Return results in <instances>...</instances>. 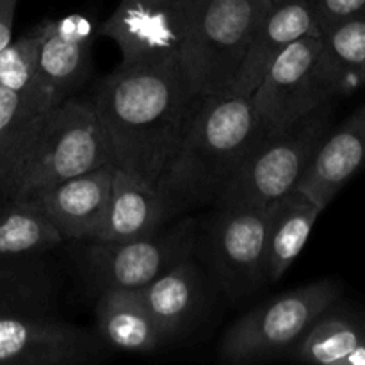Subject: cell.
<instances>
[{
    "mask_svg": "<svg viewBox=\"0 0 365 365\" xmlns=\"http://www.w3.org/2000/svg\"><path fill=\"white\" fill-rule=\"evenodd\" d=\"M200 98L180 59L118 64L91 98L114 166L157 185Z\"/></svg>",
    "mask_w": 365,
    "mask_h": 365,
    "instance_id": "cell-1",
    "label": "cell"
},
{
    "mask_svg": "<svg viewBox=\"0 0 365 365\" xmlns=\"http://www.w3.org/2000/svg\"><path fill=\"white\" fill-rule=\"evenodd\" d=\"M262 134L252 96L234 91L202 96L157 182L168 217L220 200Z\"/></svg>",
    "mask_w": 365,
    "mask_h": 365,
    "instance_id": "cell-2",
    "label": "cell"
},
{
    "mask_svg": "<svg viewBox=\"0 0 365 365\" xmlns=\"http://www.w3.org/2000/svg\"><path fill=\"white\" fill-rule=\"evenodd\" d=\"M113 164L91 100L70 96L38 114L0 164V200L21 202L66 178Z\"/></svg>",
    "mask_w": 365,
    "mask_h": 365,
    "instance_id": "cell-3",
    "label": "cell"
},
{
    "mask_svg": "<svg viewBox=\"0 0 365 365\" xmlns=\"http://www.w3.org/2000/svg\"><path fill=\"white\" fill-rule=\"evenodd\" d=\"M269 7L271 0H200L180 59L196 95L230 91Z\"/></svg>",
    "mask_w": 365,
    "mask_h": 365,
    "instance_id": "cell-4",
    "label": "cell"
},
{
    "mask_svg": "<svg viewBox=\"0 0 365 365\" xmlns=\"http://www.w3.org/2000/svg\"><path fill=\"white\" fill-rule=\"evenodd\" d=\"M330 103L317 107L282 130L262 134L221 192L220 207H266L298 187L328 134Z\"/></svg>",
    "mask_w": 365,
    "mask_h": 365,
    "instance_id": "cell-5",
    "label": "cell"
},
{
    "mask_svg": "<svg viewBox=\"0 0 365 365\" xmlns=\"http://www.w3.org/2000/svg\"><path fill=\"white\" fill-rule=\"evenodd\" d=\"M337 299L339 285L319 280L255 307L225 331L220 344L221 360L250 364L287 355Z\"/></svg>",
    "mask_w": 365,
    "mask_h": 365,
    "instance_id": "cell-6",
    "label": "cell"
},
{
    "mask_svg": "<svg viewBox=\"0 0 365 365\" xmlns=\"http://www.w3.org/2000/svg\"><path fill=\"white\" fill-rule=\"evenodd\" d=\"M195 223L182 221L143 237L121 242H91L86 250V271L100 291H139L182 260L191 257Z\"/></svg>",
    "mask_w": 365,
    "mask_h": 365,
    "instance_id": "cell-7",
    "label": "cell"
},
{
    "mask_svg": "<svg viewBox=\"0 0 365 365\" xmlns=\"http://www.w3.org/2000/svg\"><path fill=\"white\" fill-rule=\"evenodd\" d=\"M200 0H121L100 27L113 39L121 64L182 59Z\"/></svg>",
    "mask_w": 365,
    "mask_h": 365,
    "instance_id": "cell-8",
    "label": "cell"
},
{
    "mask_svg": "<svg viewBox=\"0 0 365 365\" xmlns=\"http://www.w3.org/2000/svg\"><path fill=\"white\" fill-rule=\"evenodd\" d=\"M107 351L98 334L50 314H0V365H88Z\"/></svg>",
    "mask_w": 365,
    "mask_h": 365,
    "instance_id": "cell-9",
    "label": "cell"
},
{
    "mask_svg": "<svg viewBox=\"0 0 365 365\" xmlns=\"http://www.w3.org/2000/svg\"><path fill=\"white\" fill-rule=\"evenodd\" d=\"M321 32L299 38L273 61L252 93V103L264 134L289 127L317 107L330 103L316 82Z\"/></svg>",
    "mask_w": 365,
    "mask_h": 365,
    "instance_id": "cell-10",
    "label": "cell"
},
{
    "mask_svg": "<svg viewBox=\"0 0 365 365\" xmlns=\"http://www.w3.org/2000/svg\"><path fill=\"white\" fill-rule=\"evenodd\" d=\"M210 246L221 287L241 298L266 282V207H220Z\"/></svg>",
    "mask_w": 365,
    "mask_h": 365,
    "instance_id": "cell-11",
    "label": "cell"
},
{
    "mask_svg": "<svg viewBox=\"0 0 365 365\" xmlns=\"http://www.w3.org/2000/svg\"><path fill=\"white\" fill-rule=\"evenodd\" d=\"M96 32L84 14L41 20L38 46L39 95L45 110L73 96L91 73V48Z\"/></svg>",
    "mask_w": 365,
    "mask_h": 365,
    "instance_id": "cell-12",
    "label": "cell"
},
{
    "mask_svg": "<svg viewBox=\"0 0 365 365\" xmlns=\"http://www.w3.org/2000/svg\"><path fill=\"white\" fill-rule=\"evenodd\" d=\"M113 173L114 164H103L39 189L20 203L41 212L59 230L63 239L91 242L106 217Z\"/></svg>",
    "mask_w": 365,
    "mask_h": 365,
    "instance_id": "cell-13",
    "label": "cell"
},
{
    "mask_svg": "<svg viewBox=\"0 0 365 365\" xmlns=\"http://www.w3.org/2000/svg\"><path fill=\"white\" fill-rule=\"evenodd\" d=\"M316 11L310 0H271L230 91L252 95L267 68L285 48L309 34H317Z\"/></svg>",
    "mask_w": 365,
    "mask_h": 365,
    "instance_id": "cell-14",
    "label": "cell"
},
{
    "mask_svg": "<svg viewBox=\"0 0 365 365\" xmlns=\"http://www.w3.org/2000/svg\"><path fill=\"white\" fill-rule=\"evenodd\" d=\"M365 170V103L327 134L298 189L327 209L349 180Z\"/></svg>",
    "mask_w": 365,
    "mask_h": 365,
    "instance_id": "cell-15",
    "label": "cell"
},
{
    "mask_svg": "<svg viewBox=\"0 0 365 365\" xmlns=\"http://www.w3.org/2000/svg\"><path fill=\"white\" fill-rule=\"evenodd\" d=\"M168 217L157 185L114 166L113 185L103 223L91 242H121L159 230Z\"/></svg>",
    "mask_w": 365,
    "mask_h": 365,
    "instance_id": "cell-16",
    "label": "cell"
},
{
    "mask_svg": "<svg viewBox=\"0 0 365 365\" xmlns=\"http://www.w3.org/2000/svg\"><path fill=\"white\" fill-rule=\"evenodd\" d=\"M323 210L298 187L266 205V282L277 284L287 273Z\"/></svg>",
    "mask_w": 365,
    "mask_h": 365,
    "instance_id": "cell-17",
    "label": "cell"
},
{
    "mask_svg": "<svg viewBox=\"0 0 365 365\" xmlns=\"http://www.w3.org/2000/svg\"><path fill=\"white\" fill-rule=\"evenodd\" d=\"M96 334L110 349L134 355H150L166 344L139 292L128 289L100 291Z\"/></svg>",
    "mask_w": 365,
    "mask_h": 365,
    "instance_id": "cell-18",
    "label": "cell"
},
{
    "mask_svg": "<svg viewBox=\"0 0 365 365\" xmlns=\"http://www.w3.org/2000/svg\"><path fill=\"white\" fill-rule=\"evenodd\" d=\"M365 73V13L335 21L321 32L316 82L321 91L334 100L353 89L364 88Z\"/></svg>",
    "mask_w": 365,
    "mask_h": 365,
    "instance_id": "cell-19",
    "label": "cell"
},
{
    "mask_svg": "<svg viewBox=\"0 0 365 365\" xmlns=\"http://www.w3.org/2000/svg\"><path fill=\"white\" fill-rule=\"evenodd\" d=\"M138 292L166 342L178 339L191 327L203 299L202 278L189 259L178 262Z\"/></svg>",
    "mask_w": 365,
    "mask_h": 365,
    "instance_id": "cell-20",
    "label": "cell"
},
{
    "mask_svg": "<svg viewBox=\"0 0 365 365\" xmlns=\"http://www.w3.org/2000/svg\"><path fill=\"white\" fill-rule=\"evenodd\" d=\"M287 356L319 365H365V321L331 307L292 346Z\"/></svg>",
    "mask_w": 365,
    "mask_h": 365,
    "instance_id": "cell-21",
    "label": "cell"
},
{
    "mask_svg": "<svg viewBox=\"0 0 365 365\" xmlns=\"http://www.w3.org/2000/svg\"><path fill=\"white\" fill-rule=\"evenodd\" d=\"M63 241L41 212L25 203L0 200V257H34Z\"/></svg>",
    "mask_w": 365,
    "mask_h": 365,
    "instance_id": "cell-22",
    "label": "cell"
},
{
    "mask_svg": "<svg viewBox=\"0 0 365 365\" xmlns=\"http://www.w3.org/2000/svg\"><path fill=\"white\" fill-rule=\"evenodd\" d=\"M53 289L32 257H0V314H48Z\"/></svg>",
    "mask_w": 365,
    "mask_h": 365,
    "instance_id": "cell-23",
    "label": "cell"
},
{
    "mask_svg": "<svg viewBox=\"0 0 365 365\" xmlns=\"http://www.w3.org/2000/svg\"><path fill=\"white\" fill-rule=\"evenodd\" d=\"M41 21L18 39H11L0 52V86L18 93L34 114L46 113L39 95L38 46Z\"/></svg>",
    "mask_w": 365,
    "mask_h": 365,
    "instance_id": "cell-24",
    "label": "cell"
},
{
    "mask_svg": "<svg viewBox=\"0 0 365 365\" xmlns=\"http://www.w3.org/2000/svg\"><path fill=\"white\" fill-rule=\"evenodd\" d=\"M36 116L18 93L0 86V164Z\"/></svg>",
    "mask_w": 365,
    "mask_h": 365,
    "instance_id": "cell-25",
    "label": "cell"
},
{
    "mask_svg": "<svg viewBox=\"0 0 365 365\" xmlns=\"http://www.w3.org/2000/svg\"><path fill=\"white\" fill-rule=\"evenodd\" d=\"M316 11L317 25L323 32L335 21L344 20L353 14L365 13V0H310Z\"/></svg>",
    "mask_w": 365,
    "mask_h": 365,
    "instance_id": "cell-26",
    "label": "cell"
},
{
    "mask_svg": "<svg viewBox=\"0 0 365 365\" xmlns=\"http://www.w3.org/2000/svg\"><path fill=\"white\" fill-rule=\"evenodd\" d=\"M18 0H0V52L13 38V21Z\"/></svg>",
    "mask_w": 365,
    "mask_h": 365,
    "instance_id": "cell-27",
    "label": "cell"
},
{
    "mask_svg": "<svg viewBox=\"0 0 365 365\" xmlns=\"http://www.w3.org/2000/svg\"><path fill=\"white\" fill-rule=\"evenodd\" d=\"M364 86H365V73H364Z\"/></svg>",
    "mask_w": 365,
    "mask_h": 365,
    "instance_id": "cell-28",
    "label": "cell"
}]
</instances>
